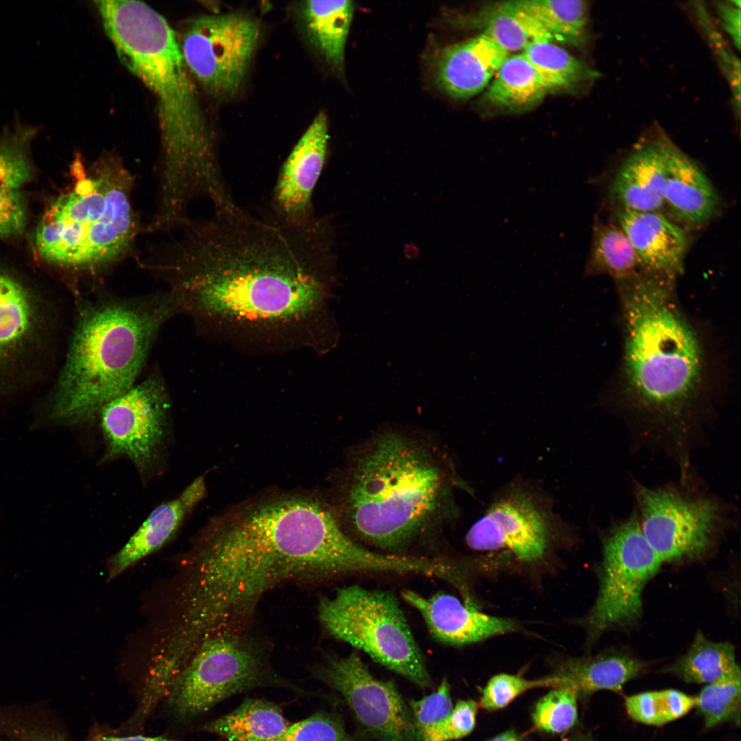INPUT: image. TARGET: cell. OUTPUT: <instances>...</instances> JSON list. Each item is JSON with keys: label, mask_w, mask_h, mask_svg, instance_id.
I'll return each instance as SVG.
<instances>
[{"label": "cell", "mask_w": 741, "mask_h": 741, "mask_svg": "<svg viewBox=\"0 0 741 741\" xmlns=\"http://www.w3.org/2000/svg\"><path fill=\"white\" fill-rule=\"evenodd\" d=\"M368 560V550L321 502L272 498L211 528L197 560L191 602L211 630L242 624L283 582L360 572Z\"/></svg>", "instance_id": "6da1fadb"}, {"label": "cell", "mask_w": 741, "mask_h": 741, "mask_svg": "<svg viewBox=\"0 0 741 741\" xmlns=\"http://www.w3.org/2000/svg\"><path fill=\"white\" fill-rule=\"evenodd\" d=\"M216 213L196 235L170 292L179 312L277 320L325 306L310 227L255 219L237 207Z\"/></svg>", "instance_id": "7a4b0ae2"}, {"label": "cell", "mask_w": 741, "mask_h": 741, "mask_svg": "<svg viewBox=\"0 0 741 741\" xmlns=\"http://www.w3.org/2000/svg\"><path fill=\"white\" fill-rule=\"evenodd\" d=\"M95 3L118 56L156 99L163 156L161 202L174 208L196 191L218 194L224 185L213 137L175 32L142 1Z\"/></svg>", "instance_id": "3957f363"}, {"label": "cell", "mask_w": 741, "mask_h": 741, "mask_svg": "<svg viewBox=\"0 0 741 741\" xmlns=\"http://www.w3.org/2000/svg\"><path fill=\"white\" fill-rule=\"evenodd\" d=\"M178 309L170 292L100 296L80 307L53 400L52 417L78 423L97 416L137 383L162 326Z\"/></svg>", "instance_id": "277c9868"}, {"label": "cell", "mask_w": 741, "mask_h": 741, "mask_svg": "<svg viewBox=\"0 0 741 741\" xmlns=\"http://www.w3.org/2000/svg\"><path fill=\"white\" fill-rule=\"evenodd\" d=\"M342 510L351 531L384 549L412 541L439 516L450 484L426 446L395 432L372 439L355 456Z\"/></svg>", "instance_id": "5b68a950"}, {"label": "cell", "mask_w": 741, "mask_h": 741, "mask_svg": "<svg viewBox=\"0 0 741 741\" xmlns=\"http://www.w3.org/2000/svg\"><path fill=\"white\" fill-rule=\"evenodd\" d=\"M618 280L628 392L639 408L677 418L700 386L703 356L696 334L672 299L674 279L642 271Z\"/></svg>", "instance_id": "8992f818"}, {"label": "cell", "mask_w": 741, "mask_h": 741, "mask_svg": "<svg viewBox=\"0 0 741 741\" xmlns=\"http://www.w3.org/2000/svg\"><path fill=\"white\" fill-rule=\"evenodd\" d=\"M73 165V189L45 211L35 241L47 261L89 274L114 263L132 244L137 231L132 178L114 158L88 170L80 160Z\"/></svg>", "instance_id": "52a82bcc"}, {"label": "cell", "mask_w": 741, "mask_h": 741, "mask_svg": "<svg viewBox=\"0 0 741 741\" xmlns=\"http://www.w3.org/2000/svg\"><path fill=\"white\" fill-rule=\"evenodd\" d=\"M279 687L304 694L276 673L263 646L243 626L217 631L198 645L166 698L182 718L198 716L239 693Z\"/></svg>", "instance_id": "ba28073f"}, {"label": "cell", "mask_w": 741, "mask_h": 741, "mask_svg": "<svg viewBox=\"0 0 741 741\" xmlns=\"http://www.w3.org/2000/svg\"><path fill=\"white\" fill-rule=\"evenodd\" d=\"M318 618L336 639L421 688L432 680L397 598L389 591L359 585L338 589L318 604Z\"/></svg>", "instance_id": "9c48e42d"}, {"label": "cell", "mask_w": 741, "mask_h": 741, "mask_svg": "<svg viewBox=\"0 0 741 741\" xmlns=\"http://www.w3.org/2000/svg\"><path fill=\"white\" fill-rule=\"evenodd\" d=\"M260 37L257 18L233 11L193 19L178 42L191 75L211 95L226 99L243 86Z\"/></svg>", "instance_id": "30bf717a"}, {"label": "cell", "mask_w": 741, "mask_h": 741, "mask_svg": "<svg viewBox=\"0 0 741 741\" xmlns=\"http://www.w3.org/2000/svg\"><path fill=\"white\" fill-rule=\"evenodd\" d=\"M602 545L600 589L585 620L592 638L638 620L643 589L661 565L642 532L637 515L613 526Z\"/></svg>", "instance_id": "8fae6325"}, {"label": "cell", "mask_w": 741, "mask_h": 741, "mask_svg": "<svg viewBox=\"0 0 741 741\" xmlns=\"http://www.w3.org/2000/svg\"><path fill=\"white\" fill-rule=\"evenodd\" d=\"M314 677L337 692L362 741H416L408 704L392 681L375 677L355 652L328 656Z\"/></svg>", "instance_id": "7c38bea8"}, {"label": "cell", "mask_w": 741, "mask_h": 741, "mask_svg": "<svg viewBox=\"0 0 741 741\" xmlns=\"http://www.w3.org/2000/svg\"><path fill=\"white\" fill-rule=\"evenodd\" d=\"M636 496L642 532L661 563L702 554L722 522L720 506L709 498L643 486Z\"/></svg>", "instance_id": "4fadbf2b"}, {"label": "cell", "mask_w": 741, "mask_h": 741, "mask_svg": "<svg viewBox=\"0 0 741 741\" xmlns=\"http://www.w3.org/2000/svg\"><path fill=\"white\" fill-rule=\"evenodd\" d=\"M556 521L542 497L515 485L498 495L472 525L466 543L478 551L505 550L520 561L532 563L549 549Z\"/></svg>", "instance_id": "5bb4252c"}, {"label": "cell", "mask_w": 741, "mask_h": 741, "mask_svg": "<svg viewBox=\"0 0 741 741\" xmlns=\"http://www.w3.org/2000/svg\"><path fill=\"white\" fill-rule=\"evenodd\" d=\"M169 398L163 379L152 374L100 410L107 459L125 456L141 469L154 460L163 439Z\"/></svg>", "instance_id": "9a60e30c"}, {"label": "cell", "mask_w": 741, "mask_h": 741, "mask_svg": "<svg viewBox=\"0 0 741 741\" xmlns=\"http://www.w3.org/2000/svg\"><path fill=\"white\" fill-rule=\"evenodd\" d=\"M328 139L327 119L320 112L283 165L273 198L279 222L284 225L294 228L310 226L313 192L325 165Z\"/></svg>", "instance_id": "2e32d148"}, {"label": "cell", "mask_w": 741, "mask_h": 741, "mask_svg": "<svg viewBox=\"0 0 741 741\" xmlns=\"http://www.w3.org/2000/svg\"><path fill=\"white\" fill-rule=\"evenodd\" d=\"M401 594L420 612L433 637L449 645L473 644L519 628L513 620L480 612L447 593L425 598L405 589Z\"/></svg>", "instance_id": "e0dca14e"}, {"label": "cell", "mask_w": 741, "mask_h": 741, "mask_svg": "<svg viewBox=\"0 0 741 741\" xmlns=\"http://www.w3.org/2000/svg\"><path fill=\"white\" fill-rule=\"evenodd\" d=\"M509 56L486 34L446 46L434 59V78L449 96L467 99L484 89Z\"/></svg>", "instance_id": "ac0fdd59"}, {"label": "cell", "mask_w": 741, "mask_h": 741, "mask_svg": "<svg viewBox=\"0 0 741 741\" xmlns=\"http://www.w3.org/2000/svg\"><path fill=\"white\" fill-rule=\"evenodd\" d=\"M616 215L642 271L674 279L688 246L685 231L659 212L618 209Z\"/></svg>", "instance_id": "d6986e66"}, {"label": "cell", "mask_w": 741, "mask_h": 741, "mask_svg": "<svg viewBox=\"0 0 741 741\" xmlns=\"http://www.w3.org/2000/svg\"><path fill=\"white\" fill-rule=\"evenodd\" d=\"M668 141L642 144L622 162L609 187L618 209L659 212L663 207Z\"/></svg>", "instance_id": "ffe728a7"}, {"label": "cell", "mask_w": 741, "mask_h": 741, "mask_svg": "<svg viewBox=\"0 0 741 741\" xmlns=\"http://www.w3.org/2000/svg\"><path fill=\"white\" fill-rule=\"evenodd\" d=\"M664 206L679 222L700 226L714 217L719 196L700 167L668 141L666 164Z\"/></svg>", "instance_id": "44dd1931"}, {"label": "cell", "mask_w": 741, "mask_h": 741, "mask_svg": "<svg viewBox=\"0 0 741 741\" xmlns=\"http://www.w3.org/2000/svg\"><path fill=\"white\" fill-rule=\"evenodd\" d=\"M203 477H199L181 494L156 508L124 546L112 558L109 577L160 548L176 532L187 514L205 493Z\"/></svg>", "instance_id": "7402d4cb"}, {"label": "cell", "mask_w": 741, "mask_h": 741, "mask_svg": "<svg viewBox=\"0 0 741 741\" xmlns=\"http://www.w3.org/2000/svg\"><path fill=\"white\" fill-rule=\"evenodd\" d=\"M451 21L457 25L482 30V33L509 54L522 52L534 42L554 41L519 1L489 5L472 14L458 16Z\"/></svg>", "instance_id": "603a6c76"}, {"label": "cell", "mask_w": 741, "mask_h": 741, "mask_svg": "<svg viewBox=\"0 0 741 741\" xmlns=\"http://www.w3.org/2000/svg\"><path fill=\"white\" fill-rule=\"evenodd\" d=\"M644 666L631 655L614 652L565 661L553 676L558 679L560 687H571L578 695L603 690L617 692L640 674Z\"/></svg>", "instance_id": "cb8c5ba5"}, {"label": "cell", "mask_w": 741, "mask_h": 741, "mask_svg": "<svg viewBox=\"0 0 741 741\" xmlns=\"http://www.w3.org/2000/svg\"><path fill=\"white\" fill-rule=\"evenodd\" d=\"M298 11L314 48L333 70L342 71L354 12L353 1H305L299 5Z\"/></svg>", "instance_id": "d4e9b609"}, {"label": "cell", "mask_w": 741, "mask_h": 741, "mask_svg": "<svg viewBox=\"0 0 741 741\" xmlns=\"http://www.w3.org/2000/svg\"><path fill=\"white\" fill-rule=\"evenodd\" d=\"M291 724L281 707L263 698H248L203 730L226 741H280Z\"/></svg>", "instance_id": "484cf974"}, {"label": "cell", "mask_w": 741, "mask_h": 741, "mask_svg": "<svg viewBox=\"0 0 741 741\" xmlns=\"http://www.w3.org/2000/svg\"><path fill=\"white\" fill-rule=\"evenodd\" d=\"M534 66L521 52L508 56L487 88L484 100L510 111H523L539 104L549 93Z\"/></svg>", "instance_id": "4316f807"}, {"label": "cell", "mask_w": 741, "mask_h": 741, "mask_svg": "<svg viewBox=\"0 0 741 741\" xmlns=\"http://www.w3.org/2000/svg\"><path fill=\"white\" fill-rule=\"evenodd\" d=\"M666 670L687 683L709 684L740 674L735 648L729 642H714L698 632L687 652Z\"/></svg>", "instance_id": "83f0119b"}, {"label": "cell", "mask_w": 741, "mask_h": 741, "mask_svg": "<svg viewBox=\"0 0 741 741\" xmlns=\"http://www.w3.org/2000/svg\"><path fill=\"white\" fill-rule=\"evenodd\" d=\"M549 92L575 89L593 82L599 73L550 41L531 43L522 51Z\"/></svg>", "instance_id": "f1b7e54d"}, {"label": "cell", "mask_w": 741, "mask_h": 741, "mask_svg": "<svg viewBox=\"0 0 741 741\" xmlns=\"http://www.w3.org/2000/svg\"><path fill=\"white\" fill-rule=\"evenodd\" d=\"M638 268L635 250L620 226L596 220L585 274L604 273L619 279L636 272Z\"/></svg>", "instance_id": "f546056e"}, {"label": "cell", "mask_w": 741, "mask_h": 741, "mask_svg": "<svg viewBox=\"0 0 741 741\" xmlns=\"http://www.w3.org/2000/svg\"><path fill=\"white\" fill-rule=\"evenodd\" d=\"M522 7L552 36L572 45L587 38L588 7L581 0H519Z\"/></svg>", "instance_id": "4dcf8cb0"}, {"label": "cell", "mask_w": 741, "mask_h": 741, "mask_svg": "<svg viewBox=\"0 0 741 741\" xmlns=\"http://www.w3.org/2000/svg\"><path fill=\"white\" fill-rule=\"evenodd\" d=\"M33 314L27 290L14 279L0 273V354L14 348L27 336Z\"/></svg>", "instance_id": "1f68e13d"}, {"label": "cell", "mask_w": 741, "mask_h": 741, "mask_svg": "<svg viewBox=\"0 0 741 741\" xmlns=\"http://www.w3.org/2000/svg\"><path fill=\"white\" fill-rule=\"evenodd\" d=\"M696 705V697L676 690L645 692L627 696L625 707L635 721L660 726L681 718Z\"/></svg>", "instance_id": "d6a6232c"}, {"label": "cell", "mask_w": 741, "mask_h": 741, "mask_svg": "<svg viewBox=\"0 0 741 741\" xmlns=\"http://www.w3.org/2000/svg\"><path fill=\"white\" fill-rule=\"evenodd\" d=\"M738 674L706 684L696 696V705L707 728L740 722L741 685Z\"/></svg>", "instance_id": "836d02e7"}, {"label": "cell", "mask_w": 741, "mask_h": 741, "mask_svg": "<svg viewBox=\"0 0 741 741\" xmlns=\"http://www.w3.org/2000/svg\"><path fill=\"white\" fill-rule=\"evenodd\" d=\"M578 694L571 687H556L536 704L532 712L534 726L541 731L561 733L572 729L578 719Z\"/></svg>", "instance_id": "e575fe53"}, {"label": "cell", "mask_w": 741, "mask_h": 741, "mask_svg": "<svg viewBox=\"0 0 741 741\" xmlns=\"http://www.w3.org/2000/svg\"><path fill=\"white\" fill-rule=\"evenodd\" d=\"M34 133L19 129L0 143V190H18L32 176L26 145Z\"/></svg>", "instance_id": "d590c367"}, {"label": "cell", "mask_w": 741, "mask_h": 741, "mask_svg": "<svg viewBox=\"0 0 741 741\" xmlns=\"http://www.w3.org/2000/svg\"><path fill=\"white\" fill-rule=\"evenodd\" d=\"M280 741H362L346 729L340 714L318 711L291 724Z\"/></svg>", "instance_id": "8d00e7d4"}, {"label": "cell", "mask_w": 741, "mask_h": 741, "mask_svg": "<svg viewBox=\"0 0 741 741\" xmlns=\"http://www.w3.org/2000/svg\"><path fill=\"white\" fill-rule=\"evenodd\" d=\"M557 677L551 676L539 679H528L521 676L501 673L491 677L482 690L480 706L488 711L506 707L523 693L540 687H559Z\"/></svg>", "instance_id": "74e56055"}, {"label": "cell", "mask_w": 741, "mask_h": 741, "mask_svg": "<svg viewBox=\"0 0 741 741\" xmlns=\"http://www.w3.org/2000/svg\"><path fill=\"white\" fill-rule=\"evenodd\" d=\"M408 704L416 740L421 741L447 718L453 709L448 681L444 678L433 692L418 700L410 699Z\"/></svg>", "instance_id": "f35d334b"}, {"label": "cell", "mask_w": 741, "mask_h": 741, "mask_svg": "<svg viewBox=\"0 0 741 741\" xmlns=\"http://www.w3.org/2000/svg\"><path fill=\"white\" fill-rule=\"evenodd\" d=\"M478 709L473 699L458 701L447 718L421 741H454L468 736L475 727Z\"/></svg>", "instance_id": "ab89813d"}, {"label": "cell", "mask_w": 741, "mask_h": 741, "mask_svg": "<svg viewBox=\"0 0 741 741\" xmlns=\"http://www.w3.org/2000/svg\"><path fill=\"white\" fill-rule=\"evenodd\" d=\"M26 204L19 190H0V238L20 234L27 220Z\"/></svg>", "instance_id": "60d3db41"}, {"label": "cell", "mask_w": 741, "mask_h": 741, "mask_svg": "<svg viewBox=\"0 0 741 741\" xmlns=\"http://www.w3.org/2000/svg\"><path fill=\"white\" fill-rule=\"evenodd\" d=\"M698 11L700 12L699 16L701 17V21L705 23L704 27L706 28L707 32L709 34V38L714 45L716 53L718 56H720V64L723 66L724 71L732 90L736 110L738 112V115H740V67L739 60L736 59V57L731 54V52L727 49L725 45H722L723 40H722V38L720 37V35L714 28H712L711 25H709L708 17L707 14H705L703 8L701 7L699 8Z\"/></svg>", "instance_id": "b9f144b4"}, {"label": "cell", "mask_w": 741, "mask_h": 741, "mask_svg": "<svg viewBox=\"0 0 741 741\" xmlns=\"http://www.w3.org/2000/svg\"><path fill=\"white\" fill-rule=\"evenodd\" d=\"M721 25L738 49L740 47V1L716 2Z\"/></svg>", "instance_id": "7bdbcfd3"}, {"label": "cell", "mask_w": 741, "mask_h": 741, "mask_svg": "<svg viewBox=\"0 0 741 741\" xmlns=\"http://www.w3.org/2000/svg\"><path fill=\"white\" fill-rule=\"evenodd\" d=\"M16 737L17 741H67L58 733L37 727L21 728Z\"/></svg>", "instance_id": "ee69618b"}, {"label": "cell", "mask_w": 741, "mask_h": 741, "mask_svg": "<svg viewBox=\"0 0 741 741\" xmlns=\"http://www.w3.org/2000/svg\"><path fill=\"white\" fill-rule=\"evenodd\" d=\"M87 741H179L163 736H113L97 733L91 736ZM220 741V740H218Z\"/></svg>", "instance_id": "f6af8a7d"}, {"label": "cell", "mask_w": 741, "mask_h": 741, "mask_svg": "<svg viewBox=\"0 0 741 741\" xmlns=\"http://www.w3.org/2000/svg\"><path fill=\"white\" fill-rule=\"evenodd\" d=\"M489 741H523L522 738L514 730L504 731Z\"/></svg>", "instance_id": "bcb514c9"}, {"label": "cell", "mask_w": 741, "mask_h": 741, "mask_svg": "<svg viewBox=\"0 0 741 741\" xmlns=\"http://www.w3.org/2000/svg\"><path fill=\"white\" fill-rule=\"evenodd\" d=\"M572 741H593V740L588 739L587 738H585L576 739V740H572Z\"/></svg>", "instance_id": "7dc6e473"}]
</instances>
